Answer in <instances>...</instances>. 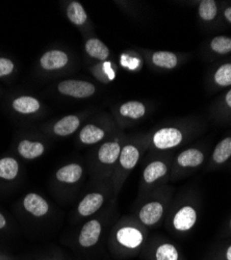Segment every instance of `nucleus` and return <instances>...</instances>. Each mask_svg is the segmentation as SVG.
Returning a JSON list of instances; mask_svg holds the SVG:
<instances>
[{
	"label": "nucleus",
	"mask_w": 231,
	"mask_h": 260,
	"mask_svg": "<svg viewBox=\"0 0 231 260\" xmlns=\"http://www.w3.org/2000/svg\"><path fill=\"white\" fill-rule=\"evenodd\" d=\"M149 235L147 229L135 218H123L110 233L109 250L111 254L119 259H128L141 256Z\"/></svg>",
	"instance_id": "nucleus-1"
},
{
	"label": "nucleus",
	"mask_w": 231,
	"mask_h": 260,
	"mask_svg": "<svg viewBox=\"0 0 231 260\" xmlns=\"http://www.w3.org/2000/svg\"><path fill=\"white\" fill-rule=\"evenodd\" d=\"M174 197V188L169 185L141 194L136 211V220L146 229L158 227L166 220Z\"/></svg>",
	"instance_id": "nucleus-2"
},
{
	"label": "nucleus",
	"mask_w": 231,
	"mask_h": 260,
	"mask_svg": "<svg viewBox=\"0 0 231 260\" xmlns=\"http://www.w3.org/2000/svg\"><path fill=\"white\" fill-rule=\"evenodd\" d=\"M199 220V203L193 196L173 200L166 218L168 230L177 236L190 234Z\"/></svg>",
	"instance_id": "nucleus-3"
},
{
	"label": "nucleus",
	"mask_w": 231,
	"mask_h": 260,
	"mask_svg": "<svg viewBox=\"0 0 231 260\" xmlns=\"http://www.w3.org/2000/svg\"><path fill=\"white\" fill-rule=\"evenodd\" d=\"M172 161L173 157L170 155H162L146 165L141 178V194L167 185L171 176Z\"/></svg>",
	"instance_id": "nucleus-4"
},
{
	"label": "nucleus",
	"mask_w": 231,
	"mask_h": 260,
	"mask_svg": "<svg viewBox=\"0 0 231 260\" xmlns=\"http://www.w3.org/2000/svg\"><path fill=\"white\" fill-rule=\"evenodd\" d=\"M123 146L120 140L115 139L104 142L97 149L91 162V171L95 178L99 180L112 178Z\"/></svg>",
	"instance_id": "nucleus-5"
},
{
	"label": "nucleus",
	"mask_w": 231,
	"mask_h": 260,
	"mask_svg": "<svg viewBox=\"0 0 231 260\" xmlns=\"http://www.w3.org/2000/svg\"><path fill=\"white\" fill-rule=\"evenodd\" d=\"M146 144H138V143H128L125 144L122 147L121 153L119 156V159L117 161V165L115 167V170L112 175V183L114 187L115 196L118 194L126 180L130 174V172L137 167L139 164L142 154L145 151Z\"/></svg>",
	"instance_id": "nucleus-6"
},
{
	"label": "nucleus",
	"mask_w": 231,
	"mask_h": 260,
	"mask_svg": "<svg viewBox=\"0 0 231 260\" xmlns=\"http://www.w3.org/2000/svg\"><path fill=\"white\" fill-rule=\"evenodd\" d=\"M207 160V153L203 148H186L173 157L170 180H179L199 170Z\"/></svg>",
	"instance_id": "nucleus-7"
},
{
	"label": "nucleus",
	"mask_w": 231,
	"mask_h": 260,
	"mask_svg": "<svg viewBox=\"0 0 231 260\" xmlns=\"http://www.w3.org/2000/svg\"><path fill=\"white\" fill-rule=\"evenodd\" d=\"M112 194H115L111 179L100 180L99 188L89 191L85 194L76 207V214L78 219L85 220L94 216L102 209L109 201Z\"/></svg>",
	"instance_id": "nucleus-8"
},
{
	"label": "nucleus",
	"mask_w": 231,
	"mask_h": 260,
	"mask_svg": "<svg viewBox=\"0 0 231 260\" xmlns=\"http://www.w3.org/2000/svg\"><path fill=\"white\" fill-rule=\"evenodd\" d=\"M106 220L103 216H92L82 225L74 241V246L79 252L88 254L100 245L106 230Z\"/></svg>",
	"instance_id": "nucleus-9"
},
{
	"label": "nucleus",
	"mask_w": 231,
	"mask_h": 260,
	"mask_svg": "<svg viewBox=\"0 0 231 260\" xmlns=\"http://www.w3.org/2000/svg\"><path fill=\"white\" fill-rule=\"evenodd\" d=\"M141 257L143 260H186L176 244L161 236L149 238Z\"/></svg>",
	"instance_id": "nucleus-10"
},
{
	"label": "nucleus",
	"mask_w": 231,
	"mask_h": 260,
	"mask_svg": "<svg viewBox=\"0 0 231 260\" xmlns=\"http://www.w3.org/2000/svg\"><path fill=\"white\" fill-rule=\"evenodd\" d=\"M187 138L185 130L178 127H164L158 129L151 138V147L157 152L169 151L181 146Z\"/></svg>",
	"instance_id": "nucleus-11"
},
{
	"label": "nucleus",
	"mask_w": 231,
	"mask_h": 260,
	"mask_svg": "<svg viewBox=\"0 0 231 260\" xmlns=\"http://www.w3.org/2000/svg\"><path fill=\"white\" fill-rule=\"evenodd\" d=\"M57 90L60 94L69 97L83 99L93 96L96 92L95 85L85 80L69 79L58 83Z\"/></svg>",
	"instance_id": "nucleus-12"
},
{
	"label": "nucleus",
	"mask_w": 231,
	"mask_h": 260,
	"mask_svg": "<svg viewBox=\"0 0 231 260\" xmlns=\"http://www.w3.org/2000/svg\"><path fill=\"white\" fill-rule=\"evenodd\" d=\"M231 161V136L222 139L214 148L208 162V170H218Z\"/></svg>",
	"instance_id": "nucleus-13"
},
{
	"label": "nucleus",
	"mask_w": 231,
	"mask_h": 260,
	"mask_svg": "<svg viewBox=\"0 0 231 260\" xmlns=\"http://www.w3.org/2000/svg\"><path fill=\"white\" fill-rule=\"evenodd\" d=\"M85 174V169L78 162L62 166L55 173V180L61 185H76Z\"/></svg>",
	"instance_id": "nucleus-14"
},
{
	"label": "nucleus",
	"mask_w": 231,
	"mask_h": 260,
	"mask_svg": "<svg viewBox=\"0 0 231 260\" xmlns=\"http://www.w3.org/2000/svg\"><path fill=\"white\" fill-rule=\"evenodd\" d=\"M22 206L24 210L34 218H44L50 211L49 203L36 192H29L22 200Z\"/></svg>",
	"instance_id": "nucleus-15"
},
{
	"label": "nucleus",
	"mask_w": 231,
	"mask_h": 260,
	"mask_svg": "<svg viewBox=\"0 0 231 260\" xmlns=\"http://www.w3.org/2000/svg\"><path fill=\"white\" fill-rule=\"evenodd\" d=\"M69 61L67 53L60 50H50L42 55L40 59L41 67L44 70H58L67 66Z\"/></svg>",
	"instance_id": "nucleus-16"
},
{
	"label": "nucleus",
	"mask_w": 231,
	"mask_h": 260,
	"mask_svg": "<svg viewBox=\"0 0 231 260\" xmlns=\"http://www.w3.org/2000/svg\"><path fill=\"white\" fill-rule=\"evenodd\" d=\"M17 151L19 155L27 160H32L41 157L45 152V146L41 142L23 140L18 144Z\"/></svg>",
	"instance_id": "nucleus-17"
},
{
	"label": "nucleus",
	"mask_w": 231,
	"mask_h": 260,
	"mask_svg": "<svg viewBox=\"0 0 231 260\" xmlns=\"http://www.w3.org/2000/svg\"><path fill=\"white\" fill-rule=\"evenodd\" d=\"M107 132L103 128L94 124H89L83 127L79 133V141L82 145H95L104 140Z\"/></svg>",
	"instance_id": "nucleus-18"
},
{
	"label": "nucleus",
	"mask_w": 231,
	"mask_h": 260,
	"mask_svg": "<svg viewBox=\"0 0 231 260\" xmlns=\"http://www.w3.org/2000/svg\"><path fill=\"white\" fill-rule=\"evenodd\" d=\"M79 125L80 120L77 116H66L54 124L53 133L58 137H68L76 132Z\"/></svg>",
	"instance_id": "nucleus-19"
},
{
	"label": "nucleus",
	"mask_w": 231,
	"mask_h": 260,
	"mask_svg": "<svg viewBox=\"0 0 231 260\" xmlns=\"http://www.w3.org/2000/svg\"><path fill=\"white\" fill-rule=\"evenodd\" d=\"M152 62L156 67L166 70H173L178 64V57L171 51H156L152 54Z\"/></svg>",
	"instance_id": "nucleus-20"
},
{
	"label": "nucleus",
	"mask_w": 231,
	"mask_h": 260,
	"mask_svg": "<svg viewBox=\"0 0 231 260\" xmlns=\"http://www.w3.org/2000/svg\"><path fill=\"white\" fill-rule=\"evenodd\" d=\"M20 172V166L14 157H4L0 159V179L12 181L15 180Z\"/></svg>",
	"instance_id": "nucleus-21"
},
{
	"label": "nucleus",
	"mask_w": 231,
	"mask_h": 260,
	"mask_svg": "<svg viewBox=\"0 0 231 260\" xmlns=\"http://www.w3.org/2000/svg\"><path fill=\"white\" fill-rule=\"evenodd\" d=\"M14 110L20 114H34L38 112L41 107V104L38 99L30 96H21L14 100L13 102Z\"/></svg>",
	"instance_id": "nucleus-22"
},
{
	"label": "nucleus",
	"mask_w": 231,
	"mask_h": 260,
	"mask_svg": "<svg viewBox=\"0 0 231 260\" xmlns=\"http://www.w3.org/2000/svg\"><path fill=\"white\" fill-rule=\"evenodd\" d=\"M87 53L99 60H106L110 56V49L109 47L104 44L102 41L99 39L93 38L87 41L85 45Z\"/></svg>",
	"instance_id": "nucleus-23"
},
{
	"label": "nucleus",
	"mask_w": 231,
	"mask_h": 260,
	"mask_svg": "<svg viewBox=\"0 0 231 260\" xmlns=\"http://www.w3.org/2000/svg\"><path fill=\"white\" fill-rule=\"evenodd\" d=\"M119 113L125 118L139 120L145 116L146 106L140 101H128L120 106Z\"/></svg>",
	"instance_id": "nucleus-24"
},
{
	"label": "nucleus",
	"mask_w": 231,
	"mask_h": 260,
	"mask_svg": "<svg viewBox=\"0 0 231 260\" xmlns=\"http://www.w3.org/2000/svg\"><path fill=\"white\" fill-rule=\"evenodd\" d=\"M67 16H68V19L70 20V22L78 26L85 24L88 20L87 12L85 11V9H83L81 4L78 2H72L68 6Z\"/></svg>",
	"instance_id": "nucleus-25"
},
{
	"label": "nucleus",
	"mask_w": 231,
	"mask_h": 260,
	"mask_svg": "<svg viewBox=\"0 0 231 260\" xmlns=\"http://www.w3.org/2000/svg\"><path fill=\"white\" fill-rule=\"evenodd\" d=\"M198 14L202 20L206 21V22H211L216 19L218 15L217 3L214 0H203L198 7Z\"/></svg>",
	"instance_id": "nucleus-26"
},
{
	"label": "nucleus",
	"mask_w": 231,
	"mask_h": 260,
	"mask_svg": "<svg viewBox=\"0 0 231 260\" xmlns=\"http://www.w3.org/2000/svg\"><path fill=\"white\" fill-rule=\"evenodd\" d=\"M214 82L221 88H227L231 85V62L223 63L216 70Z\"/></svg>",
	"instance_id": "nucleus-27"
},
{
	"label": "nucleus",
	"mask_w": 231,
	"mask_h": 260,
	"mask_svg": "<svg viewBox=\"0 0 231 260\" xmlns=\"http://www.w3.org/2000/svg\"><path fill=\"white\" fill-rule=\"evenodd\" d=\"M211 49L218 54L226 55L231 52V37L218 36L215 37L209 44Z\"/></svg>",
	"instance_id": "nucleus-28"
},
{
	"label": "nucleus",
	"mask_w": 231,
	"mask_h": 260,
	"mask_svg": "<svg viewBox=\"0 0 231 260\" xmlns=\"http://www.w3.org/2000/svg\"><path fill=\"white\" fill-rule=\"evenodd\" d=\"M205 260H231V242L217 247Z\"/></svg>",
	"instance_id": "nucleus-29"
},
{
	"label": "nucleus",
	"mask_w": 231,
	"mask_h": 260,
	"mask_svg": "<svg viewBox=\"0 0 231 260\" xmlns=\"http://www.w3.org/2000/svg\"><path fill=\"white\" fill-rule=\"evenodd\" d=\"M14 62L9 58L0 57V77L8 76L14 71Z\"/></svg>",
	"instance_id": "nucleus-30"
},
{
	"label": "nucleus",
	"mask_w": 231,
	"mask_h": 260,
	"mask_svg": "<svg viewBox=\"0 0 231 260\" xmlns=\"http://www.w3.org/2000/svg\"><path fill=\"white\" fill-rule=\"evenodd\" d=\"M36 260H67V257L65 256L64 253L56 252V253L46 254V255L42 256V257H40L39 259H36Z\"/></svg>",
	"instance_id": "nucleus-31"
},
{
	"label": "nucleus",
	"mask_w": 231,
	"mask_h": 260,
	"mask_svg": "<svg viewBox=\"0 0 231 260\" xmlns=\"http://www.w3.org/2000/svg\"><path fill=\"white\" fill-rule=\"evenodd\" d=\"M224 104L228 108V110L231 112V89L224 96Z\"/></svg>",
	"instance_id": "nucleus-32"
},
{
	"label": "nucleus",
	"mask_w": 231,
	"mask_h": 260,
	"mask_svg": "<svg viewBox=\"0 0 231 260\" xmlns=\"http://www.w3.org/2000/svg\"><path fill=\"white\" fill-rule=\"evenodd\" d=\"M223 15H224V18H225V20L227 21V22L231 24V7H227L223 11Z\"/></svg>",
	"instance_id": "nucleus-33"
},
{
	"label": "nucleus",
	"mask_w": 231,
	"mask_h": 260,
	"mask_svg": "<svg viewBox=\"0 0 231 260\" xmlns=\"http://www.w3.org/2000/svg\"><path fill=\"white\" fill-rule=\"evenodd\" d=\"M7 225H8V221L6 219V216L2 212H0V230L5 229L7 227Z\"/></svg>",
	"instance_id": "nucleus-34"
},
{
	"label": "nucleus",
	"mask_w": 231,
	"mask_h": 260,
	"mask_svg": "<svg viewBox=\"0 0 231 260\" xmlns=\"http://www.w3.org/2000/svg\"><path fill=\"white\" fill-rule=\"evenodd\" d=\"M0 260H16V259L12 255H9L4 252H0Z\"/></svg>",
	"instance_id": "nucleus-35"
},
{
	"label": "nucleus",
	"mask_w": 231,
	"mask_h": 260,
	"mask_svg": "<svg viewBox=\"0 0 231 260\" xmlns=\"http://www.w3.org/2000/svg\"><path fill=\"white\" fill-rule=\"evenodd\" d=\"M225 236L231 237V218L229 219V221L227 223V226L225 228Z\"/></svg>",
	"instance_id": "nucleus-36"
}]
</instances>
